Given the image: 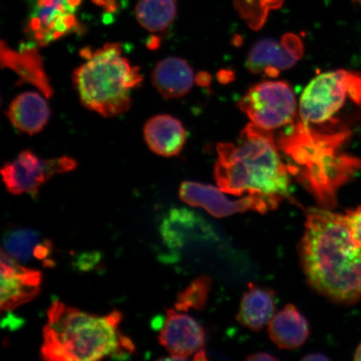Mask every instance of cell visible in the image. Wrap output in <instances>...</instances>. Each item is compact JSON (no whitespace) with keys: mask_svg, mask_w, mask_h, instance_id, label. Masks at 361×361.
I'll return each instance as SVG.
<instances>
[{"mask_svg":"<svg viewBox=\"0 0 361 361\" xmlns=\"http://www.w3.org/2000/svg\"><path fill=\"white\" fill-rule=\"evenodd\" d=\"M176 0H139L135 13L139 24L150 32L169 28L177 16Z\"/></svg>","mask_w":361,"mask_h":361,"instance_id":"obj_21","label":"cell"},{"mask_svg":"<svg viewBox=\"0 0 361 361\" xmlns=\"http://www.w3.org/2000/svg\"><path fill=\"white\" fill-rule=\"evenodd\" d=\"M212 281L209 277L201 276L180 292L176 302L178 311L200 310L205 306L211 290Z\"/></svg>","mask_w":361,"mask_h":361,"instance_id":"obj_23","label":"cell"},{"mask_svg":"<svg viewBox=\"0 0 361 361\" xmlns=\"http://www.w3.org/2000/svg\"><path fill=\"white\" fill-rule=\"evenodd\" d=\"M238 107L259 128L272 130L293 123L297 111L295 93L284 81H264L247 90Z\"/></svg>","mask_w":361,"mask_h":361,"instance_id":"obj_7","label":"cell"},{"mask_svg":"<svg viewBox=\"0 0 361 361\" xmlns=\"http://www.w3.org/2000/svg\"><path fill=\"white\" fill-rule=\"evenodd\" d=\"M284 0H233L234 7L248 27L259 30L265 24L271 11L278 10ZM361 4V0H353Z\"/></svg>","mask_w":361,"mask_h":361,"instance_id":"obj_22","label":"cell"},{"mask_svg":"<svg viewBox=\"0 0 361 361\" xmlns=\"http://www.w3.org/2000/svg\"><path fill=\"white\" fill-rule=\"evenodd\" d=\"M78 164L73 158L61 157L42 159L34 152L23 151L15 160L6 162L2 168L4 183L7 190L15 195H36L39 189L54 175L74 170Z\"/></svg>","mask_w":361,"mask_h":361,"instance_id":"obj_8","label":"cell"},{"mask_svg":"<svg viewBox=\"0 0 361 361\" xmlns=\"http://www.w3.org/2000/svg\"><path fill=\"white\" fill-rule=\"evenodd\" d=\"M352 106L361 107V75L345 70L326 72L311 80L302 94L300 121L319 133L349 130L343 118Z\"/></svg>","mask_w":361,"mask_h":361,"instance_id":"obj_6","label":"cell"},{"mask_svg":"<svg viewBox=\"0 0 361 361\" xmlns=\"http://www.w3.org/2000/svg\"><path fill=\"white\" fill-rule=\"evenodd\" d=\"M216 151L215 179L225 193L260 196L274 209L290 197L291 173L270 130L248 124L235 142L220 143Z\"/></svg>","mask_w":361,"mask_h":361,"instance_id":"obj_2","label":"cell"},{"mask_svg":"<svg viewBox=\"0 0 361 361\" xmlns=\"http://www.w3.org/2000/svg\"><path fill=\"white\" fill-rule=\"evenodd\" d=\"M303 54V42L295 34L283 35L279 42L262 39L248 54L247 67L252 73L276 78L281 71L296 65Z\"/></svg>","mask_w":361,"mask_h":361,"instance_id":"obj_11","label":"cell"},{"mask_svg":"<svg viewBox=\"0 0 361 361\" xmlns=\"http://www.w3.org/2000/svg\"><path fill=\"white\" fill-rule=\"evenodd\" d=\"M0 270V306L3 311L16 310L39 295L42 283L39 270L25 267L3 250Z\"/></svg>","mask_w":361,"mask_h":361,"instance_id":"obj_12","label":"cell"},{"mask_svg":"<svg viewBox=\"0 0 361 361\" xmlns=\"http://www.w3.org/2000/svg\"><path fill=\"white\" fill-rule=\"evenodd\" d=\"M4 49L6 52L2 51V55L6 56V61H6V66L15 70L22 80L29 81L42 89L45 97H51L52 89L43 71L37 49L31 47H26L20 52L13 51L8 47Z\"/></svg>","mask_w":361,"mask_h":361,"instance_id":"obj_20","label":"cell"},{"mask_svg":"<svg viewBox=\"0 0 361 361\" xmlns=\"http://www.w3.org/2000/svg\"><path fill=\"white\" fill-rule=\"evenodd\" d=\"M2 250L12 258L23 263L32 259L42 260L47 266L53 264L49 259L52 243L44 240L37 232L29 228H16L6 233Z\"/></svg>","mask_w":361,"mask_h":361,"instance_id":"obj_19","label":"cell"},{"mask_svg":"<svg viewBox=\"0 0 361 361\" xmlns=\"http://www.w3.org/2000/svg\"><path fill=\"white\" fill-rule=\"evenodd\" d=\"M247 360H257V361H262V360H276L277 358H275L274 356L272 355H270L269 353H264V352H261V353H257L252 355L250 356H248L247 358Z\"/></svg>","mask_w":361,"mask_h":361,"instance_id":"obj_25","label":"cell"},{"mask_svg":"<svg viewBox=\"0 0 361 361\" xmlns=\"http://www.w3.org/2000/svg\"><path fill=\"white\" fill-rule=\"evenodd\" d=\"M158 340L173 360H183L202 350L205 334L191 316L178 313L177 310H169Z\"/></svg>","mask_w":361,"mask_h":361,"instance_id":"obj_13","label":"cell"},{"mask_svg":"<svg viewBox=\"0 0 361 361\" xmlns=\"http://www.w3.org/2000/svg\"><path fill=\"white\" fill-rule=\"evenodd\" d=\"M271 340L279 348L292 350L303 345L310 335L309 324L296 307L288 305L269 324Z\"/></svg>","mask_w":361,"mask_h":361,"instance_id":"obj_17","label":"cell"},{"mask_svg":"<svg viewBox=\"0 0 361 361\" xmlns=\"http://www.w3.org/2000/svg\"><path fill=\"white\" fill-rule=\"evenodd\" d=\"M121 322L117 310L97 316L54 301L43 329L42 357L47 361L126 359L134 345L119 331Z\"/></svg>","mask_w":361,"mask_h":361,"instance_id":"obj_4","label":"cell"},{"mask_svg":"<svg viewBox=\"0 0 361 361\" xmlns=\"http://www.w3.org/2000/svg\"><path fill=\"white\" fill-rule=\"evenodd\" d=\"M26 33L39 45H47L80 29L76 12L82 0H30Z\"/></svg>","mask_w":361,"mask_h":361,"instance_id":"obj_9","label":"cell"},{"mask_svg":"<svg viewBox=\"0 0 361 361\" xmlns=\"http://www.w3.org/2000/svg\"><path fill=\"white\" fill-rule=\"evenodd\" d=\"M328 358L326 355L322 354H310L308 355H306L305 357L303 358V360H308V361H316V360H327Z\"/></svg>","mask_w":361,"mask_h":361,"instance_id":"obj_26","label":"cell"},{"mask_svg":"<svg viewBox=\"0 0 361 361\" xmlns=\"http://www.w3.org/2000/svg\"><path fill=\"white\" fill-rule=\"evenodd\" d=\"M300 255L307 281L316 291L341 303L361 299V245L345 215L324 207L309 209Z\"/></svg>","mask_w":361,"mask_h":361,"instance_id":"obj_1","label":"cell"},{"mask_svg":"<svg viewBox=\"0 0 361 361\" xmlns=\"http://www.w3.org/2000/svg\"><path fill=\"white\" fill-rule=\"evenodd\" d=\"M51 116V110L42 94L25 92L13 100L8 110L11 123L20 132L34 135L42 130Z\"/></svg>","mask_w":361,"mask_h":361,"instance_id":"obj_16","label":"cell"},{"mask_svg":"<svg viewBox=\"0 0 361 361\" xmlns=\"http://www.w3.org/2000/svg\"><path fill=\"white\" fill-rule=\"evenodd\" d=\"M144 138L156 154L170 157L179 154L187 141V130L179 120L169 115L152 117L144 126Z\"/></svg>","mask_w":361,"mask_h":361,"instance_id":"obj_14","label":"cell"},{"mask_svg":"<svg viewBox=\"0 0 361 361\" xmlns=\"http://www.w3.org/2000/svg\"><path fill=\"white\" fill-rule=\"evenodd\" d=\"M354 359L355 360H361V343L357 350H355Z\"/></svg>","mask_w":361,"mask_h":361,"instance_id":"obj_27","label":"cell"},{"mask_svg":"<svg viewBox=\"0 0 361 361\" xmlns=\"http://www.w3.org/2000/svg\"><path fill=\"white\" fill-rule=\"evenodd\" d=\"M152 83L166 99L183 97L192 88L193 71L183 59L166 58L158 63L153 71Z\"/></svg>","mask_w":361,"mask_h":361,"instance_id":"obj_15","label":"cell"},{"mask_svg":"<svg viewBox=\"0 0 361 361\" xmlns=\"http://www.w3.org/2000/svg\"><path fill=\"white\" fill-rule=\"evenodd\" d=\"M350 130L333 133L316 132L299 121L279 139L290 173L312 194L319 205L332 209L337 192L361 169L360 158L344 151Z\"/></svg>","mask_w":361,"mask_h":361,"instance_id":"obj_3","label":"cell"},{"mask_svg":"<svg viewBox=\"0 0 361 361\" xmlns=\"http://www.w3.org/2000/svg\"><path fill=\"white\" fill-rule=\"evenodd\" d=\"M85 60L73 74L81 103L105 117L123 114L132 105L134 89L142 82L141 71L123 55L119 43L81 51Z\"/></svg>","mask_w":361,"mask_h":361,"instance_id":"obj_5","label":"cell"},{"mask_svg":"<svg viewBox=\"0 0 361 361\" xmlns=\"http://www.w3.org/2000/svg\"><path fill=\"white\" fill-rule=\"evenodd\" d=\"M274 311V291L250 283L243 295L237 319L242 326L258 331L269 324Z\"/></svg>","mask_w":361,"mask_h":361,"instance_id":"obj_18","label":"cell"},{"mask_svg":"<svg viewBox=\"0 0 361 361\" xmlns=\"http://www.w3.org/2000/svg\"><path fill=\"white\" fill-rule=\"evenodd\" d=\"M345 219L352 234L361 245V206L357 209L347 212Z\"/></svg>","mask_w":361,"mask_h":361,"instance_id":"obj_24","label":"cell"},{"mask_svg":"<svg viewBox=\"0 0 361 361\" xmlns=\"http://www.w3.org/2000/svg\"><path fill=\"white\" fill-rule=\"evenodd\" d=\"M221 189L210 185L195 182H184L180 185V200L193 207H200L216 218H225L247 211H256L261 214L274 209L265 198L250 195L238 200H232Z\"/></svg>","mask_w":361,"mask_h":361,"instance_id":"obj_10","label":"cell"}]
</instances>
